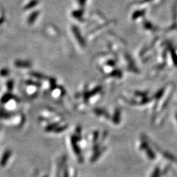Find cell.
<instances>
[{
  "label": "cell",
  "instance_id": "cell-1",
  "mask_svg": "<svg viewBox=\"0 0 177 177\" xmlns=\"http://www.w3.org/2000/svg\"><path fill=\"white\" fill-rule=\"evenodd\" d=\"M140 148L142 150L145 151V153L146 154L147 156L149 159L152 160L156 159V154H155L152 149L150 147V145L148 143V141L146 140V139H143V140H142L141 143L140 144Z\"/></svg>",
  "mask_w": 177,
  "mask_h": 177
},
{
  "label": "cell",
  "instance_id": "cell-2",
  "mask_svg": "<svg viewBox=\"0 0 177 177\" xmlns=\"http://www.w3.org/2000/svg\"><path fill=\"white\" fill-rule=\"evenodd\" d=\"M159 153L162 154L163 156L165 157V159H168L169 161H171V162H175V163H177V157L174 156V155L172 154L171 153L169 152V151H162V150H161Z\"/></svg>",
  "mask_w": 177,
  "mask_h": 177
},
{
  "label": "cell",
  "instance_id": "cell-4",
  "mask_svg": "<svg viewBox=\"0 0 177 177\" xmlns=\"http://www.w3.org/2000/svg\"><path fill=\"white\" fill-rule=\"evenodd\" d=\"M170 169V165H169L168 166H167L166 167H165V168H164V169L162 171V173H161V176H163L164 175H165L167 173V172L169 171Z\"/></svg>",
  "mask_w": 177,
  "mask_h": 177
},
{
  "label": "cell",
  "instance_id": "cell-3",
  "mask_svg": "<svg viewBox=\"0 0 177 177\" xmlns=\"http://www.w3.org/2000/svg\"><path fill=\"white\" fill-rule=\"evenodd\" d=\"M161 173H162V170H161L159 167L157 166L156 168L154 169V171H153L152 174H151L150 177H160Z\"/></svg>",
  "mask_w": 177,
  "mask_h": 177
}]
</instances>
